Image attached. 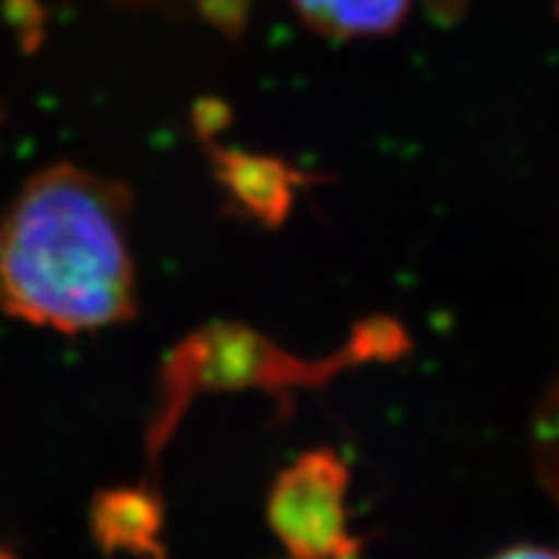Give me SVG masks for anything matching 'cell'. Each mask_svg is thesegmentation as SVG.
<instances>
[{
    "label": "cell",
    "mask_w": 559,
    "mask_h": 559,
    "mask_svg": "<svg viewBox=\"0 0 559 559\" xmlns=\"http://www.w3.org/2000/svg\"><path fill=\"white\" fill-rule=\"evenodd\" d=\"M130 192L55 164L0 218V313L55 332H91L135 313Z\"/></svg>",
    "instance_id": "obj_1"
},
{
    "label": "cell",
    "mask_w": 559,
    "mask_h": 559,
    "mask_svg": "<svg viewBox=\"0 0 559 559\" xmlns=\"http://www.w3.org/2000/svg\"><path fill=\"white\" fill-rule=\"evenodd\" d=\"M349 474L332 451H311L280 474L270 492V526L296 559H358L349 536Z\"/></svg>",
    "instance_id": "obj_2"
},
{
    "label": "cell",
    "mask_w": 559,
    "mask_h": 559,
    "mask_svg": "<svg viewBox=\"0 0 559 559\" xmlns=\"http://www.w3.org/2000/svg\"><path fill=\"white\" fill-rule=\"evenodd\" d=\"M91 526L104 551H130L138 557H164L160 526L164 515L145 489H109L96 498Z\"/></svg>",
    "instance_id": "obj_3"
},
{
    "label": "cell",
    "mask_w": 559,
    "mask_h": 559,
    "mask_svg": "<svg viewBox=\"0 0 559 559\" xmlns=\"http://www.w3.org/2000/svg\"><path fill=\"white\" fill-rule=\"evenodd\" d=\"M296 16L326 39H376L400 32L412 0H288Z\"/></svg>",
    "instance_id": "obj_4"
},
{
    "label": "cell",
    "mask_w": 559,
    "mask_h": 559,
    "mask_svg": "<svg viewBox=\"0 0 559 559\" xmlns=\"http://www.w3.org/2000/svg\"><path fill=\"white\" fill-rule=\"evenodd\" d=\"M228 192L257 218L280 223L293 202V171L254 156H223Z\"/></svg>",
    "instance_id": "obj_5"
},
{
    "label": "cell",
    "mask_w": 559,
    "mask_h": 559,
    "mask_svg": "<svg viewBox=\"0 0 559 559\" xmlns=\"http://www.w3.org/2000/svg\"><path fill=\"white\" fill-rule=\"evenodd\" d=\"M495 559H559V555L549 549H536V547H515V549H508L502 551L500 557Z\"/></svg>",
    "instance_id": "obj_6"
},
{
    "label": "cell",
    "mask_w": 559,
    "mask_h": 559,
    "mask_svg": "<svg viewBox=\"0 0 559 559\" xmlns=\"http://www.w3.org/2000/svg\"><path fill=\"white\" fill-rule=\"evenodd\" d=\"M0 559H16V557H13L9 549H3V547H0Z\"/></svg>",
    "instance_id": "obj_7"
},
{
    "label": "cell",
    "mask_w": 559,
    "mask_h": 559,
    "mask_svg": "<svg viewBox=\"0 0 559 559\" xmlns=\"http://www.w3.org/2000/svg\"><path fill=\"white\" fill-rule=\"evenodd\" d=\"M555 3H557V11H559V0H555Z\"/></svg>",
    "instance_id": "obj_8"
},
{
    "label": "cell",
    "mask_w": 559,
    "mask_h": 559,
    "mask_svg": "<svg viewBox=\"0 0 559 559\" xmlns=\"http://www.w3.org/2000/svg\"><path fill=\"white\" fill-rule=\"evenodd\" d=\"M0 120H3V111H0Z\"/></svg>",
    "instance_id": "obj_9"
}]
</instances>
